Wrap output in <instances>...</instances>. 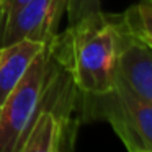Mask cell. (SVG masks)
Returning <instances> with one entry per match:
<instances>
[{
    "label": "cell",
    "mask_w": 152,
    "mask_h": 152,
    "mask_svg": "<svg viewBox=\"0 0 152 152\" xmlns=\"http://www.w3.org/2000/svg\"><path fill=\"white\" fill-rule=\"evenodd\" d=\"M67 12V0H28L4 18L0 25V46L21 39L51 43L59 33Z\"/></svg>",
    "instance_id": "obj_6"
},
{
    "label": "cell",
    "mask_w": 152,
    "mask_h": 152,
    "mask_svg": "<svg viewBox=\"0 0 152 152\" xmlns=\"http://www.w3.org/2000/svg\"><path fill=\"white\" fill-rule=\"evenodd\" d=\"M139 36H141V34H139ZM142 38H144V39H145V41H147V43L152 46V38H145V36H142Z\"/></svg>",
    "instance_id": "obj_12"
},
{
    "label": "cell",
    "mask_w": 152,
    "mask_h": 152,
    "mask_svg": "<svg viewBox=\"0 0 152 152\" xmlns=\"http://www.w3.org/2000/svg\"><path fill=\"white\" fill-rule=\"evenodd\" d=\"M80 124L82 95L66 69L54 57V66L39 108L31 119L17 152L72 151Z\"/></svg>",
    "instance_id": "obj_2"
},
{
    "label": "cell",
    "mask_w": 152,
    "mask_h": 152,
    "mask_svg": "<svg viewBox=\"0 0 152 152\" xmlns=\"http://www.w3.org/2000/svg\"><path fill=\"white\" fill-rule=\"evenodd\" d=\"M0 118H2V106H0Z\"/></svg>",
    "instance_id": "obj_13"
},
{
    "label": "cell",
    "mask_w": 152,
    "mask_h": 152,
    "mask_svg": "<svg viewBox=\"0 0 152 152\" xmlns=\"http://www.w3.org/2000/svg\"><path fill=\"white\" fill-rule=\"evenodd\" d=\"M115 85L134 98L152 103V46L128 26L123 13L118 28Z\"/></svg>",
    "instance_id": "obj_5"
},
{
    "label": "cell",
    "mask_w": 152,
    "mask_h": 152,
    "mask_svg": "<svg viewBox=\"0 0 152 152\" xmlns=\"http://www.w3.org/2000/svg\"><path fill=\"white\" fill-rule=\"evenodd\" d=\"M2 18H4V12H2V2H0V25H2Z\"/></svg>",
    "instance_id": "obj_11"
},
{
    "label": "cell",
    "mask_w": 152,
    "mask_h": 152,
    "mask_svg": "<svg viewBox=\"0 0 152 152\" xmlns=\"http://www.w3.org/2000/svg\"><path fill=\"white\" fill-rule=\"evenodd\" d=\"M126 23L131 30L145 38H152V0H141L123 12Z\"/></svg>",
    "instance_id": "obj_8"
},
{
    "label": "cell",
    "mask_w": 152,
    "mask_h": 152,
    "mask_svg": "<svg viewBox=\"0 0 152 152\" xmlns=\"http://www.w3.org/2000/svg\"><path fill=\"white\" fill-rule=\"evenodd\" d=\"M106 121L131 152H152V103L115 85L110 93L82 98V123Z\"/></svg>",
    "instance_id": "obj_3"
},
{
    "label": "cell",
    "mask_w": 152,
    "mask_h": 152,
    "mask_svg": "<svg viewBox=\"0 0 152 152\" xmlns=\"http://www.w3.org/2000/svg\"><path fill=\"white\" fill-rule=\"evenodd\" d=\"M121 13L96 10L69 23L53 39V54L70 75L82 98L110 93L116 83Z\"/></svg>",
    "instance_id": "obj_1"
},
{
    "label": "cell",
    "mask_w": 152,
    "mask_h": 152,
    "mask_svg": "<svg viewBox=\"0 0 152 152\" xmlns=\"http://www.w3.org/2000/svg\"><path fill=\"white\" fill-rule=\"evenodd\" d=\"M96 10H102V0H67V21L74 23Z\"/></svg>",
    "instance_id": "obj_9"
},
{
    "label": "cell",
    "mask_w": 152,
    "mask_h": 152,
    "mask_svg": "<svg viewBox=\"0 0 152 152\" xmlns=\"http://www.w3.org/2000/svg\"><path fill=\"white\" fill-rule=\"evenodd\" d=\"M2 2V12H4V18L8 17L10 13H13L17 8H20L23 4H26L28 0H0ZM2 18V21H4Z\"/></svg>",
    "instance_id": "obj_10"
},
{
    "label": "cell",
    "mask_w": 152,
    "mask_h": 152,
    "mask_svg": "<svg viewBox=\"0 0 152 152\" xmlns=\"http://www.w3.org/2000/svg\"><path fill=\"white\" fill-rule=\"evenodd\" d=\"M44 48V43L31 39H21L0 46V106L20 83Z\"/></svg>",
    "instance_id": "obj_7"
},
{
    "label": "cell",
    "mask_w": 152,
    "mask_h": 152,
    "mask_svg": "<svg viewBox=\"0 0 152 152\" xmlns=\"http://www.w3.org/2000/svg\"><path fill=\"white\" fill-rule=\"evenodd\" d=\"M53 43V41H51ZM46 44L25 77L2 105L0 152H17L31 119L34 118L54 66L53 46Z\"/></svg>",
    "instance_id": "obj_4"
}]
</instances>
